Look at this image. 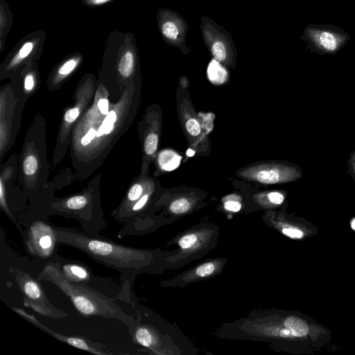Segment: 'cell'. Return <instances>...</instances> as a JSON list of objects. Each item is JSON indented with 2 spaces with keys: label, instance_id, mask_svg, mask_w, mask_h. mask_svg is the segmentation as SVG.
Wrapping results in <instances>:
<instances>
[{
  "label": "cell",
  "instance_id": "6da1fadb",
  "mask_svg": "<svg viewBox=\"0 0 355 355\" xmlns=\"http://www.w3.org/2000/svg\"><path fill=\"white\" fill-rule=\"evenodd\" d=\"M141 85L139 75L125 89L120 99L111 104L106 114L99 110L94 94L91 104L71 132L69 153L76 180L90 177L129 130L137 111Z\"/></svg>",
  "mask_w": 355,
  "mask_h": 355
},
{
  "label": "cell",
  "instance_id": "7a4b0ae2",
  "mask_svg": "<svg viewBox=\"0 0 355 355\" xmlns=\"http://www.w3.org/2000/svg\"><path fill=\"white\" fill-rule=\"evenodd\" d=\"M139 75V55L133 34L118 30L111 32L105 44L97 78L107 89L111 103H116Z\"/></svg>",
  "mask_w": 355,
  "mask_h": 355
},
{
  "label": "cell",
  "instance_id": "3957f363",
  "mask_svg": "<svg viewBox=\"0 0 355 355\" xmlns=\"http://www.w3.org/2000/svg\"><path fill=\"white\" fill-rule=\"evenodd\" d=\"M46 121L37 112L26 134L19 157L18 183L34 198L48 184L51 164L46 157Z\"/></svg>",
  "mask_w": 355,
  "mask_h": 355
},
{
  "label": "cell",
  "instance_id": "277c9868",
  "mask_svg": "<svg viewBox=\"0 0 355 355\" xmlns=\"http://www.w3.org/2000/svg\"><path fill=\"white\" fill-rule=\"evenodd\" d=\"M57 242L78 248L95 261L120 272H138L144 268V251L95 239L71 230L54 227Z\"/></svg>",
  "mask_w": 355,
  "mask_h": 355
},
{
  "label": "cell",
  "instance_id": "5b68a950",
  "mask_svg": "<svg viewBox=\"0 0 355 355\" xmlns=\"http://www.w3.org/2000/svg\"><path fill=\"white\" fill-rule=\"evenodd\" d=\"M38 279L50 282L58 287L84 317L98 316L115 319L128 326L135 322L132 317L123 311L110 299L95 290L69 281L62 272L58 263H48Z\"/></svg>",
  "mask_w": 355,
  "mask_h": 355
},
{
  "label": "cell",
  "instance_id": "8992f818",
  "mask_svg": "<svg viewBox=\"0 0 355 355\" xmlns=\"http://www.w3.org/2000/svg\"><path fill=\"white\" fill-rule=\"evenodd\" d=\"M96 85L97 78L91 73L84 74L76 85L73 95V103L66 107L60 123L51 162V168L63 159L69 149L73 126L91 104Z\"/></svg>",
  "mask_w": 355,
  "mask_h": 355
},
{
  "label": "cell",
  "instance_id": "52a82bcc",
  "mask_svg": "<svg viewBox=\"0 0 355 355\" xmlns=\"http://www.w3.org/2000/svg\"><path fill=\"white\" fill-rule=\"evenodd\" d=\"M25 101L12 81L0 88V159L11 149L21 121Z\"/></svg>",
  "mask_w": 355,
  "mask_h": 355
},
{
  "label": "cell",
  "instance_id": "ba28073f",
  "mask_svg": "<svg viewBox=\"0 0 355 355\" xmlns=\"http://www.w3.org/2000/svg\"><path fill=\"white\" fill-rule=\"evenodd\" d=\"M101 175H96L81 191L64 196L55 198L49 204L50 211L66 216L88 219L94 214H100V183Z\"/></svg>",
  "mask_w": 355,
  "mask_h": 355
},
{
  "label": "cell",
  "instance_id": "9c48e42d",
  "mask_svg": "<svg viewBox=\"0 0 355 355\" xmlns=\"http://www.w3.org/2000/svg\"><path fill=\"white\" fill-rule=\"evenodd\" d=\"M46 33L37 30L21 39L0 64V80L17 78L31 62L37 61L44 51Z\"/></svg>",
  "mask_w": 355,
  "mask_h": 355
},
{
  "label": "cell",
  "instance_id": "30bf717a",
  "mask_svg": "<svg viewBox=\"0 0 355 355\" xmlns=\"http://www.w3.org/2000/svg\"><path fill=\"white\" fill-rule=\"evenodd\" d=\"M238 175L261 184H272L299 180L302 176V171L298 166L289 163L270 162L242 168Z\"/></svg>",
  "mask_w": 355,
  "mask_h": 355
},
{
  "label": "cell",
  "instance_id": "8fae6325",
  "mask_svg": "<svg viewBox=\"0 0 355 355\" xmlns=\"http://www.w3.org/2000/svg\"><path fill=\"white\" fill-rule=\"evenodd\" d=\"M12 274L23 294L26 306L44 316L53 318L64 317L65 314L50 303L40 284L28 274L21 271H13Z\"/></svg>",
  "mask_w": 355,
  "mask_h": 355
},
{
  "label": "cell",
  "instance_id": "7c38bea8",
  "mask_svg": "<svg viewBox=\"0 0 355 355\" xmlns=\"http://www.w3.org/2000/svg\"><path fill=\"white\" fill-rule=\"evenodd\" d=\"M84 60L83 55L76 51L61 59L52 69L46 79L49 92L60 89L64 83L79 69Z\"/></svg>",
  "mask_w": 355,
  "mask_h": 355
},
{
  "label": "cell",
  "instance_id": "4fadbf2b",
  "mask_svg": "<svg viewBox=\"0 0 355 355\" xmlns=\"http://www.w3.org/2000/svg\"><path fill=\"white\" fill-rule=\"evenodd\" d=\"M12 309H13L19 315L23 317L25 320H28L30 323L33 324L40 329L46 332L48 334L55 338L60 341H62L71 346L89 352L93 354L98 355L109 354L102 351V347H103V345H94V343H91L89 340H86L84 338L78 336H69L58 334V332L54 331L52 329L47 327L46 326L44 325L34 315L26 313L25 311L14 307H12Z\"/></svg>",
  "mask_w": 355,
  "mask_h": 355
},
{
  "label": "cell",
  "instance_id": "5bb4252c",
  "mask_svg": "<svg viewBox=\"0 0 355 355\" xmlns=\"http://www.w3.org/2000/svg\"><path fill=\"white\" fill-rule=\"evenodd\" d=\"M152 187H153V182L145 176V171H141L140 175L132 180L121 203L112 215L116 219L123 221L126 214L133 204Z\"/></svg>",
  "mask_w": 355,
  "mask_h": 355
},
{
  "label": "cell",
  "instance_id": "9a60e30c",
  "mask_svg": "<svg viewBox=\"0 0 355 355\" xmlns=\"http://www.w3.org/2000/svg\"><path fill=\"white\" fill-rule=\"evenodd\" d=\"M29 245L33 253L39 256H49L57 242L54 227L42 222L33 224L31 228Z\"/></svg>",
  "mask_w": 355,
  "mask_h": 355
},
{
  "label": "cell",
  "instance_id": "2e32d148",
  "mask_svg": "<svg viewBox=\"0 0 355 355\" xmlns=\"http://www.w3.org/2000/svg\"><path fill=\"white\" fill-rule=\"evenodd\" d=\"M11 81L19 94L27 101L40 87L41 76L37 61L28 64L20 76Z\"/></svg>",
  "mask_w": 355,
  "mask_h": 355
},
{
  "label": "cell",
  "instance_id": "e0dca14e",
  "mask_svg": "<svg viewBox=\"0 0 355 355\" xmlns=\"http://www.w3.org/2000/svg\"><path fill=\"white\" fill-rule=\"evenodd\" d=\"M146 121L147 119L145 117ZM148 122V121H147ZM148 125L144 120L139 123V139L141 142V148L143 152V162L141 171H145L146 165L155 156L159 143V135L154 122H148Z\"/></svg>",
  "mask_w": 355,
  "mask_h": 355
},
{
  "label": "cell",
  "instance_id": "ac0fdd59",
  "mask_svg": "<svg viewBox=\"0 0 355 355\" xmlns=\"http://www.w3.org/2000/svg\"><path fill=\"white\" fill-rule=\"evenodd\" d=\"M13 19L12 12L5 0H0V53L5 46L6 39L10 33Z\"/></svg>",
  "mask_w": 355,
  "mask_h": 355
},
{
  "label": "cell",
  "instance_id": "d6986e66",
  "mask_svg": "<svg viewBox=\"0 0 355 355\" xmlns=\"http://www.w3.org/2000/svg\"><path fill=\"white\" fill-rule=\"evenodd\" d=\"M284 330L283 331V336H292V337H304L309 331V327L307 323L296 316L287 317L284 322Z\"/></svg>",
  "mask_w": 355,
  "mask_h": 355
},
{
  "label": "cell",
  "instance_id": "ffe728a7",
  "mask_svg": "<svg viewBox=\"0 0 355 355\" xmlns=\"http://www.w3.org/2000/svg\"><path fill=\"white\" fill-rule=\"evenodd\" d=\"M182 157L172 150H162L157 156V164L164 171H172L180 164Z\"/></svg>",
  "mask_w": 355,
  "mask_h": 355
},
{
  "label": "cell",
  "instance_id": "44dd1931",
  "mask_svg": "<svg viewBox=\"0 0 355 355\" xmlns=\"http://www.w3.org/2000/svg\"><path fill=\"white\" fill-rule=\"evenodd\" d=\"M60 269L66 277L73 283H81L88 280L89 278L88 271L85 267L80 265L73 263L66 264L62 268H60Z\"/></svg>",
  "mask_w": 355,
  "mask_h": 355
},
{
  "label": "cell",
  "instance_id": "7402d4cb",
  "mask_svg": "<svg viewBox=\"0 0 355 355\" xmlns=\"http://www.w3.org/2000/svg\"><path fill=\"white\" fill-rule=\"evenodd\" d=\"M207 75L209 80L215 84L223 83L227 77L226 70L216 60H212L208 68Z\"/></svg>",
  "mask_w": 355,
  "mask_h": 355
},
{
  "label": "cell",
  "instance_id": "603a6c76",
  "mask_svg": "<svg viewBox=\"0 0 355 355\" xmlns=\"http://www.w3.org/2000/svg\"><path fill=\"white\" fill-rule=\"evenodd\" d=\"M153 187L154 186L149 189L137 201L133 204L126 214L123 220L130 219L132 216H134L143 210L150 200Z\"/></svg>",
  "mask_w": 355,
  "mask_h": 355
},
{
  "label": "cell",
  "instance_id": "cb8c5ba5",
  "mask_svg": "<svg viewBox=\"0 0 355 355\" xmlns=\"http://www.w3.org/2000/svg\"><path fill=\"white\" fill-rule=\"evenodd\" d=\"M191 207L190 202L184 198H178L170 205V211L176 214H181L187 212Z\"/></svg>",
  "mask_w": 355,
  "mask_h": 355
},
{
  "label": "cell",
  "instance_id": "d4e9b609",
  "mask_svg": "<svg viewBox=\"0 0 355 355\" xmlns=\"http://www.w3.org/2000/svg\"><path fill=\"white\" fill-rule=\"evenodd\" d=\"M319 41L322 46L328 51H334L337 47L336 39L330 33H322L319 36Z\"/></svg>",
  "mask_w": 355,
  "mask_h": 355
},
{
  "label": "cell",
  "instance_id": "484cf974",
  "mask_svg": "<svg viewBox=\"0 0 355 355\" xmlns=\"http://www.w3.org/2000/svg\"><path fill=\"white\" fill-rule=\"evenodd\" d=\"M162 32L164 37L170 40H175L179 35V31L177 26L171 21H166L162 23Z\"/></svg>",
  "mask_w": 355,
  "mask_h": 355
},
{
  "label": "cell",
  "instance_id": "4316f807",
  "mask_svg": "<svg viewBox=\"0 0 355 355\" xmlns=\"http://www.w3.org/2000/svg\"><path fill=\"white\" fill-rule=\"evenodd\" d=\"M187 132L193 137L198 136L201 132V126L195 118H189L185 122Z\"/></svg>",
  "mask_w": 355,
  "mask_h": 355
},
{
  "label": "cell",
  "instance_id": "83f0119b",
  "mask_svg": "<svg viewBox=\"0 0 355 355\" xmlns=\"http://www.w3.org/2000/svg\"><path fill=\"white\" fill-rule=\"evenodd\" d=\"M211 52L215 59L218 61H223L226 58V49L224 44L220 41H217L213 44Z\"/></svg>",
  "mask_w": 355,
  "mask_h": 355
},
{
  "label": "cell",
  "instance_id": "f1b7e54d",
  "mask_svg": "<svg viewBox=\"0 0 355 355\" xmlns=\"http://www.w3.org/2000/svg\"><path fill=\"white\" fill-rule=\"evenodd\" d=\"M216 266L213 262L205 263L198 266L196 274L200 277H205L211 275L215 270Z\"/></svg>",
  "mask_w": 355,
  "mask_h": 355
},
{
  "label": "cell",
  "instance_id": "f546056e",
  "mask_svg": "<svg viewBox=\"0 0 355 355\" xmlns=\"http://www.w3.org/2000/svg\"><path fill=\"white\" fill-rule=\"evenodd\" d=\"M198 237L195 234H188L183 236L178 241V244L182 249H189L196 245Z\"/></svg>",
  "mask_w": 355,
  "mask_h": 355
},
{
  "label": "cell",
  "instance_id": "4dcf8cb0",
  "mask_svg": "<svg viewBox=\"0 0 355 355\" xmlns=\"http://www.w3.org/2000/svg\"><path fill=\"white\" fill-rule=\"evenodd\" d=\"M268 201L273 205H281L284 200V196L279 191H272L267 194Z\"/></svg>",
  "mask_w": 355,
  "mask_h": 355
},
{
  "label": "cell",
  "instance_id": "1f68e13d",
  "mask_svg": "<svg viewBox=\"0 0 355 355\" xmlns=\"http://www.w3.org/2000/svg\"><path fill=\"white\" fill-rule=\"evenodd\" d=\"M112 1L114 0H81V2L89 8H96L101 7Z\"/></svg>",
  "mask_w": 355,
  "mask_h": 355
},
{
  "label": "cell",
  "instance_id": "d6a6232c",
  "mask_svg": "<svg viewBox=\"0 0 355 355\" xmlns=\"http://www.w3.org/2000/svg\"><path fill=\"white\" fill-rule=\"evenodd\" d=\"M282 232L287 236L293 239H300L303 236L302 232L295 228L284 227L282 230Z\"/></svg>",
  "mask_w": 355,
  "mask_h": 355
},
{
  "label": "cell",
  "instance_id": "836d02e7",
  "mask_svg": "<svg viewBox=\"0 0 355 355\" xmlns=\"http://www.w3.org/2000/svg\"><path fill=\"white\" fill-rule=\"evenodd\" d=\"M224 207L228 211L237 212L241 209V205L239 202L236 200H227L225 202Z\"/></svg>",
  "mask_w": 355,
  "mask_h": 355
},
{
  "label": "cell",
  "instance_id": "e575fe53",
  "mask_svg": "<svg viewBox=\"0 0 355 355\" xmlns=\"http://www.w3.org/2000/svg\"><path fill=\"white\" fill-rule=\"evenodd\" d=\"M347 165L349 167V173L355 181V150L353 151L348 159Z\"/></svg>",
  "mask_w": 355,
  "mask_h": 355
},
{
  "label": "cell",
  "instance_id": "d590c367",
  "mask_svg": "<svg viewBox=\"0 0 355 355\" xmlns=\"http://www.w3.org/2000/svg\"><path fill=\"white\" fill-rule=\"evenodd\" d=\"M351 227L354 230H355V218L352 220Z\"/></svg>",
  "mask_w": 355,
  "mask_h": 355
}]
</instances>
